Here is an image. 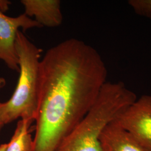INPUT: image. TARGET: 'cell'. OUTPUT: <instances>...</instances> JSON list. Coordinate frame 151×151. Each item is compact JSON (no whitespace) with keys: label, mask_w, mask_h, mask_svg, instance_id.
<instances>
[{"label":"cell","mask_w":151,"mask_h":151,"mask_svg":"<svg viewBox=\"0 0 151 151\" xmlns=\"http://www.w3.org/2000/svg\"><path fill=\"white\" fill-rule=\"evenodd\" d=\"M24 14L42 27H57L63 22L61 2L59 0H22Z\"/></svg>","instance_id":"obj_6"},{"label":"cell","mask_w":151,"mask_h":151,"mask_svg":"<svg viewBox=\"0 0 151 151\" xmlns=\"http://www.w3.org/2000/svg\"><path fill=\"white\" fill-rule=\"evenodd\" d=\"M32 123L22 119L18 121L5 151H32L33 139L29 130Z\"/></svg>","instance_id":"obj_8"},{"label":"cell","mask_w":151,"mask_h":151,"mask_svg":"<svg viewBox=\"0 0 151 151\" xmlns=\"http://www.w3.org/2000/svg\"><path fill=\"white\" fill-rule=\"evenodd\" d=\"M3 104L4 103H1L0 102V131L2 129V128H3V127L4 126V125H5L4 123L3 118H2V106H3Z\"/></svg>","instance_id":"obj_10"},{"label":"cell","mask_w":151,"mask_h":151,"mask_svg":"<svg viewBox=\"0 0 151 151\" xmlns=\"http://www.w3.org/2000/svg\"><path fill=\"white\" fill-rule=\"evenodd\" d=\"M137 98L124 82H106L90 110L55 151H101L104 130Z\"/></svg>","instance_id":"obj_2"},{"label":"cell","mask_w":151,"mask_h":151,"mask_svg":"<svg viewBox=\"0 0 151 151\" xmlns=\"http://www.w3.org/2000/svg\"><path fill=\"white\" fill-rule=\"evenodd\" d=\"M10 4L7 1H0V60L11 70L19 72L16 49L17 33L20 29L24 32L32 28L42 27L24 13L16 17L5 15V11Z\"/></svg>","instance_id":"obj_4"},{"label":"cell","mask_w":151,"mask_h":151,"mask_svg":"<svg viewBox=\"0 0 151 151\" xmlns=\"http://www.w3.org/2000/svg\"><path fill=\"white\" fill-rule=\"evenodd\" d=\"M114 121L151 151V95L137 97Z\"/></svg>","instance_id":"obj_5"},{"label":"cell","mask_w":151,"mask_h":151,"mask_svg":"<svg viewBox=\"0 0 151 151\" xmlns=\"http://www.w3.org/2000/svg\"><path fill=\"white\" fill-rule=\"evenodd\" d=\"M7 143H4L0 145V151H5Z\"/></svg>","instance_id":"obj_12"},{"label":"cell","mask_w":151,"mask_h":151,"mask_svg":"<svg viewBox=\"0 0 151 151\" xmlns=\"http://www.w3.org/2000/svg\"><path fill=\"white\" fill-rule=\"evenodd\" d=\"M97 50L70 38L40 60L38 112L32 151H55L84 118L107 82Z\"/></svg>","instance_id":"obj_1"},{"label":"cell","mask_w":151,"mask_h":151,"mask_svg":"<svg viewBox=\"0 0 151 151\" xmlns=\"http://www.w3.org/2000/svg\"><path fill=\"white\" fill-rule=\"evenodd\" d=\"M6 80L5 78L2 77H0V89L3 88L5 86Z\"/></svg>","instance_id":"obj_11"},{"label":"cell","mask_w":151,"mask_h":151,"mask_svg":"<svg viewBox=\"0 0 151 151\" xmlns=\"http://www.w3.org/2000/svg\"><path fill=\"white\" fill-rule=\"evenodd\" d=\"M16 49L19 77L12 96L3 104L2 113L5 124L18 119L33 122L38 112L42 49L21 30L17 33Z\"/></svg>","instance_id":"obj_3"},{"label":"cell","mask_w":151,"mask_h":151,"mask_svg":"<svg viewBox=\"0 0 151 151\" xmlns=\"http://www.w3.org/2000/svg\"><path fill=\"white\" fill-rule=\"evenodd\" d=\"M128 4L137 15L151 20V0H129Z\"/></svg>","instance_id":"obj_9"},{"label":"cell","mask_w":151,"mask_h":151,"mask_svg":"<svg viewBox=\"0 0 151 151\" xmlns=\"http://www.w3.org/2000/svg\"><path fill=\"white\" fill-rule=\"evenodd\" d=\"M100 144L101 151H148L114 120L104 130Z\"/></svg>","instance_id":"obj_7"}]
</instances>
